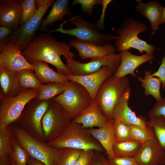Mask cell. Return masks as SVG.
Wrapping results in <instances>:
<instances>
[{
  "mask_svg": "<svg viewBox=\"0 0 165 165\" xmlns=\"http://www.w3.org/2000/svg\"><path fill=\"white\" fill-rule=\"evenodd\" d=\"M8 156L16 165H27L29 155L20 145L14 136Z\"/></svg>",
  "mask_w": 165,
  "mask_h": 165,
  "instance_id": "obj_33",
  "label": "cell"
},
{
  "mask_svg": "<svg viewBox=\"0 0 165 165\" xmlns=\"http://www.w3.org/2000/svg\"><path fill=\"white\" fill-rule=\"evenodd\" d=\"M94 151L93 149L83 150L74 165H91Z\"/></svg>",
  "mask_w": 165,
  "mask_h": 165,
  "instance_id": "obj_41",
  "label": "cell"
},
{
  "mask_svg": "<svg viewBox=\"0 0 165 165\" xmlns=\"http://www.w3.org/2000/svg\"><path fill=\"white\" fill-rule=\"evenodd\" d=\"M64 84V91L52 99L61 106L73 119L90 105L92 99L88 91L79 83L69 80Z\"/></svg>",
  "mask_w": 165,
  "mask_h": 165,
  "instance_id": "obj_8",
  "label": "cell"
},
{
  "mask_svg": "<svg viewBox=\"0 0 165 165\" xmlns=\"http://www.w3.org/2000/svg\"><path fill=\"white\" fill-rule=\"evenodd\" d=\"M131 92L129 87L124 93L113 112V119L120 121L128 125H135L146 127L148 121L144 117L138 116L128 105Z\"/></svg>",
  "mask_w": 165,
  "mask_h": 165,
  "instance_id": "obj_14",
  "label": "cell"
},
{
  "mask_svg": "<svg viewBox=\"0 0 165 165\" xmlns=\"http://www.w3.org/2000/svg\"><path fill=\"white\" fill-rule=\"evenodd\" d=\"M10 161H11V164L12 165H16V164L13 162V161L11 159H10Z\"/></svg>",
  "mask_w": 165,
  "mask_h": 165,
  "instance_id": "obj_49",
  "label": "cell"
},
{
  "mask_svg": "<svg viewBox=\"0 0 165 165\" xmlns=\"http://www.w3.org/2000/svg\"><path fill=\"white\" fill-rule=\"evenodd\" d=\"M152 75L160 79L161 81L162 86L163 90L165 89V52L164 56L163 57L161 64L158 70Z\"/></svg>",
  "mask_w": 165,
  "mask_h": 165,
  "instance_id": "obj_43",
  "label": "cell"
},
{
  "mask_svg": "<svg viewBox=\"0 0 165 165\" xmlns=\"http://www.w3.org/2000/svg\"><path fill=\"white\" fill-rule=\"evenodd\" d=\"M149 118L154 117L163 116L165 117V97L156 102L148 114Z\"/></svg>",
  "mask_w": 165,
  "mask_h": 165,
  "instance_id": "obj_39",
  "label": "cell"
},
{
  "mask_svg": "<svg viewBox=\"0 0 165 165\" xmlns=\"http://www.w3.org/2000/svg\"><path fill=\"white\" fill-rule=\"evenodd\" d=\"M13 137L11 124L0 128V158L8 155Z\"/></svg>",
  "mask_w": 165,
  "mask_h": 165,
  "instance_id": "obj_32",
  "label": "cell"
},
{
  "mask_svg": "<svg viewBox=\"0 0 165 165\" xmlns=\"http://www.w3.org/2000/svg\"><path fill=\"white\" fill-rule=\"evenodd\" d=\"M57 32L74 36L81 41L102 46L108 44L118 38L103 33L96 23L92 24L81 15H77L63 22L59 28L50 31V33Z\"/></svg>",
  "mask_w": 165,
  "mask_h": 165,
  "instance_id": "obj_2",
  "label": "cell"
},
{
  "mask_svg": "<svg viewBox=\"0 0 165 165\" xmlns=\"http://www.w3.org/2000/svg\"><path fill=\"white\" fill-rule=\"evenodd\" d=\"M64 89V84L62 83L51 82L42 84L38 90L37 97L40 100H50L62 94Z\"/></svg>",
  "mask_w": 165,
  "mask_h": 165,
  "instance_id": "obj_29",
  "label": "cell"
},
{
  "mask_svg": "<svg viewBox=\"0 0 165 165\" xmlns=\"http://www.w3.org/2000/svg\"><path fill=\"white\" fill-rule=\"evenodd\" d=\"M70 45L58 42L50 35L42 33L35 37L21 53L31 64L37 61L49 63L56 68L57 72L65 75L69 73L61 57L73 58L75 55L70 51Z\"/></svg>",
  "mask_w": 165,
  "mask_h": 165,
  "instance_id": "obj_1",
  "label": "cell"
},
{
  "mask_svg": "<svg viewBox=\"0 0 165 165\" xmlns=\"http://www.w3.org/2000/svg\"><path fill=\"white\" fill-rule=\"evenodd\" d=\"M50 100H40L37 97L32 99L27 104L19 118L13 123L37 139L47 142L42 121L48 108Z\"/></svg>",
  "mask_w": 165,
  "mask_h": 165,
  "instance_id": "obj_7",
  "label": "cell"
},
{
  "mask_svg": "<svg viewBox=\"0 0 165 165\" xmlns=\"http://www.w3.org/2000/svg\"><path fill=\"white\" fill-rule=\"evenodd\" d=\"M22 8V13L20 19V25H24L31 19L36 13L38 9L36 0H20Z\"/></svg>",
  "mask_w": 165,
  "mask_h": 165,
  "instance_id": "obj_35",
  "label": "cell"
},
{
  "mask_svg": "<svg viewBox=\"0 0 165 165\" xmlns=\"http://www.w3.org/2000/svg\"><path fill=\"white\" fill-rule=\"evenodd\" d=\"M150 119L147 125L152 128L156 139L165 150V117L160 116Z\"/></svg>",
  "mask_w": 165,
  "mask_h": 165,
  "instance_id": "obj_30",
  "label": "cell"
},
{
  "mask_svg": "<svg viewBox=\"0 0 165 165\" xmlns=\"http://www.w3.org/2000/svg\"><path fill=\"white\" fill-rule=\"evenodd\" d=\"M110 120L102 112L95 101L82 111L72 121L81 125L85 129L94 127H102L106 125Z\"/></svg>",
  "mask_w": 165,
  "mask_h": 165,
  "instance_id": "obj_18",
  "label": "cell"
},
{
  "mask_svg": "<svg viewBox=\"0 0 165 165\" xmlns=\"http://www.w3.org/2000/svg\"><path fill=\"white\" fill-rule=\"evenodd\" d=\"M130 86L129 80L126 76L116 78L112 75L100 87L94 101L102 113L109 119H113L115 108Z\"/></svg>",
  "mask_w": 165,
  "mask_h": 165,
  "instance_id": "obj_6",
  "label": "cell"
},
{
  "mask_svg": "<svg viewBox=\"0 0 165 165\" xmlns=\"http://www.w3.org/2000/svg\"><path fill=\"white\" fill-rule=\"evenodd\" d=\"M27 165H46L43 162L29 156Z\"/></svg>",
  "mask_w": 165,
  "mask_h": 165,
  "instance_id": "obj_45",
  "label": "cell"
},
{
  "mask_svg": "<svg viewBox=\"0 0 165 165\" xmlns=\"http://www.w3.org/2000/svg\"><path fill=\"white\" fill-rule=\"evenodd\" d=\"M113 124V133L115 141L131 139L129 126L119 120L114 119Z\"/></svg>",
  "mask_w": 165,
  "mask_h": 165,
  "instance_id": "obj_36",
  "label": "cell"
},
{
  "mask_svg": "<svg viewBox=\"0 0 165 165\" xmlns=\"http://www.w3.org/2000/svg\"><path fill=\"white\" fill-rule=\"evenodd\" d=\"M38 90L28 89L22 90L17 95L0 99V128L14 123L19 118L27 104L37 97Z\"/></svg>",
  "mask_w": 165,
  "mask_h": 165,
  "instance_id": "obj_10",
  "label": "cell"
},
{
  "mask_svg": "<svg viewBox=\"0 0 165 165\" xmlns=\"http://www.w3.org/2000/svg\"><path fill=\"white\" fill-rule=\"evenodd\" d=\"M65 65L69 74L75 75H83L94 73L103 66L111 68L114 74L118 70L121 61L119 53H112L102 57L91 59L88 62L83 63L73 58L66 59Z\"/></svg>",
  "mask_w": 165,
  "mask_h": 165,
  "instance_id": "obj_11",
  "label": "cell"
},
{
  "mask_svg": "<svg viewBox=\"0 0 165 165\" xmlns=\"http://www.w3.org/2000/svg\"><path fill=\"white\" fill-rule=\"evenodd\" d=\"M113 119L110 120L105 126L97 128H88L86 130L102 146L109 159L114 156L113 147L115 141L113 133Z\"/></svg>",
  "mask_w": 165,
  "mask_h": 165,
  "instance_id": "obj_23",
  "label": "cell"
},
{
  "mask_svg": "<svg viewBox=\"0 0 165 165\" xmlns=\"http://www.w3.org/2000/svg\"><path fill=\"white\" fill-rule=\"evenodd\" d=\"M145 76L142 78L138 77V79L144 88V93L146 95H152L156 102L160 101L162 97L160 93V88L161 81L159 78L152 75L151 70L146 71Z\"/></svg>",
  "mask_w": 165,
  "mask_h": 165,
  "instance_id": "obj_26",
  "label": "cell"
},
{
  "mask_svg": "<svg viewBox=\"0 0 165 165\" xmlns=\"http://www.w3.org/2000/svg\"><path fill=\"white\" fill-rule=\"evenodd\" d=\"M47 143L50 146L57 149L72 148L105 152L100 143L86 129L72 121L59 137Z\"/></svg>",
  "mask_w": 165,
  "mask_h": 165,
  "instance_id": "obj_3",
  "label": "cell"
},
{
  "mask_svg": "<svg viewBox=\"0 0 165 165\" xmlns=\"http://www.w3.org/2000/svg\"><path fill=\"white\" fill-rule=\"evenodd\" d=\"M142 145V143L131 139L115 141L113 147L114 155L135 157L140 151Z\"/></svg>",
  "mask_w": 165,
  "mask_h": 165,
  "instance_id": "obj_27",
  "label": "cell"
},
{
  "mask_svg": "<svg viewBox=\"0 0 165 165\" xmlns=\"http://www.w3.org/2000/svg\"><path fill=\"white\" fill-rule=\"evenodd\" d=\"M14 136L29 155L46 165H56L63 149L52 147L35 138L18 125L11 124Z\"/></svg>",
  "mask_w": 165,
  "mask_h": 165,
  "instance_id": "obj_5",
  "label": "cell"
},
{
  "mask_svg": "<svg viewBox=\"0 0 165 165\" xmlns=\"http://www.w3.org/2000/svg\"><path fill=\"white\" fill-rule=\"evenodd\" d=\"M165 23V7H163L161 18L160 25Z\"/></svg>",
  "mask_w": 165,
  "mask_h": 165,
  "instance_id": "obj_48",
  "label": "cell"
},
{
  "mask_svg": "<svg viewBox=\"0 0 165 165\" xmlns=\"http://www.w3.org/2000/svg\"><path fill=\"white\" fill-rule=\"evenodd\" d=\"M22 8L20 0L0 1V22L2 25L12 30L20 24Z\"/></svg>",
  "mask_w": 165,
  "mask_h": 165,
  "instance_id": "obj_19",
  "label": "cell"
},
{
  "mask_svg": "<svg viewBox=\"0 0 165 165\" xmlns=\"http://www.w3.org/2000/svg\"><path fill=\"white\" fill-rule=\"evenodd\" d=\"M113 74L114 72L111 68L103 66L97 72L89 75H75L67 74L64 75L68 80L75 81L82 85L89 93L92 101H94L102 84Z\"/></svg>",
  "mask_w": 165,
  "mask_h": 165,
  "instance_id": "obj_13",
  "label": "cell"
},
{
  "mask_svg": "<svg viewBox=\"0 0 165 165\" xmlns=\"http://www.w3.org/2000/svg\"><path fill=\"white\" fill-rule=\"evenodd\" d=\"M0 99L15 97L22 90L16 71L0 66Z\"/></svg>",
  "mask_w": 165,
  "mask_h": 165,
  "instance_id": "obj_21",
  "label": "cell"
},
{
  "mask_svg": "<svg viewBox=\"0 0 165 165\" xmlns=\"http://www.w3.org/2000/svg\"><path fill=\"white\" fill-rule=\"evenodd\" d=\"M130 139L143 143L146 141L156 139L153 131L151 127H146L135 125L129 126Z\"/></svg>",
  "mask_w": 165,
  "mask_h": 165,
  "instance_id": "obj_31",
  "label": "cell"
},
{
  "mask_svg": "<svg viewBox=\"0 0 165 165\" xmlns=\"http://www.w3.org/2000/svg\"><path fill=\"white\" fill-rule=\"evenodd\" d=\"M0 165H12L9 156L0 158Z\"/></svg>",
  "mask_w": 165,
  "mask_h": 165,
  "instance_id": "obj_46",
  "label": "cell"
},
{
  "mask_svg": "<svg viewBox=\"0 0 165 165\" xmlns=\"http://www.w3.org/2000/svg\"><path fill=\"white\" fill-rule=\"evenodd\" d=\"M69 45L77 50L79 56L83 60L102 57L115 53L116 50V47L111 44L100 46L83 42L75 38L70 42Z\"/></svg>",
  "mask_w": 165,
  "mask_h": 165,
  "instance_id": "obj_20",
  "label": "cell"
},
{
  "mask_svg": "<svg viewBox=\"0 0 165 165\" xmlns=\"http://www.w3.org/2000/svg\"><path fill=\"white\" fill-rule=\"evenodd\" d=\"M0 66L16 72L25 69L33 70L32 65L21 54L19 46L11 41L0 52Z\"/></svg>",
  "mask_w": 165,
  "mask_h": 165,
  "instance_id": "obj_15",
  "label": "cell"
},
{
  "mask_svg": "<svg viewBox=\"0 0 165 165\" xmlns=\"http://www.w3.org/2000/svg\"><path fill=\"white\" fill-rule=\"evenodd\" d=\"M121 61L119 67L113 75L116 78H120L130 74L133 77L137 75L135 73V69L142 64L152 61L153 55L145 53L141 55H136L131 53L128 50L119 52Z\"/></svg>",
  "mask_w": 165,
  "mask_h": 165,
  "instance_id": "obj_17",
  "label": "cell"
},
{
  "mask_svg": "<svg viewBox=\"0 0 165 165\" xmlns=\"http://www.w3.org/2000/svg\"><path fill=\"white\" fill-rule=\"evenodd\" d=\"M54 1L49 0L38 9L36 13L29 21L13 30L9 36V40L17 44L21 51L35 37L36 32L39 28L44 15Z\"/></svg>",
  "mask_w": 165,
  "mask_h": 165,
  "instance_id": "obj_12",
  "label": "cell"
},
{
  "mask_svg": "<svg viewBox=\"0 0 165 165\" xmlns=\"http://www.w3.org/2000/svg\"><path fill=\"white\" fill-rule=\"evenodd\" d=\"M69 0H56L48 16L42 20L39 29L45 31L48 25H53L54 22L58 20L63 21L65 15H72V12L69 6Z\"/></svg>",
  "mask_w": 165,
  "mask_h": 165,
  "instance_id": "obj_25",
  "label": "cell"
},
{
  "mask_svg": "<svg viewBox=\"0 0 165 165\" xmlns=\"http://www.w3.org/2000/svg\"><path fill=\"white\" fill-rule=\"evenodd\" d=\"M112 1V0H102V10L99 20L96 23L97 24L100 29L103 31L105 28L104 20L105 11L108 5Z\"/></svg>",
  "mask_w": 165,
  "mask_h": 165,
  "instance_id": "obj_44",
  "label": "cell"
},
{
  "mask_svg": "<svg viewBox=\"0 0 165 165\" xmlns=\"http://www.w3.org/2000/svg\"><path fill=\"white\" fill-rule=\"evenodd\" d=\"M146 25L133 18L125 19L116 29V33L119 35L114 40L116 50L119 52L133 48L137 50L141 53L153 55L156 47L140 39L138 35L146 31Z\"/></svg>",
  "mask_w": 165,
  "mask_h": 165,
  "instance_id": "obj_4",
  "label": "cell"
},
{
  "mask_svg": "<svg viewBox=\"0 0 165 165\" xmlns=\"http://www.w3.org/2000/svg\"><path fill=\"white\" fill-rule=\"evenodd\" d=\"M13 30L2 25L0 28V52H2L9 43V36Z\"/></svg>",
  "mask_w": 165,
  "mask_h": 165,
  "instance_id": "obj_40",
  "label": "cell"
},
{
  "mask_svg": "<svg viewBox=\"0 0 165 165\" xmlns=\"http://www.w3.org/2000/svg\"><path fill=\"white\" fill-rule=\"evenodd\" d=\"M18 82L22 90L33 89L38 90L42 84L33 70L25 69L17 71Z\"/></svg>",
  "mask_w": 165,
  "mask_h": 165,
  "instance_id": "obj_28",
  "label": "cell"
},
{
  "mask_svg": "<svg viewBox=\"0 0 165 165\" xmlns=\"http://www.w3.org/2000/svg\"><path fill=\"white\" fill-rule=\"evenodd\" d=\"M136 11L150 21V27L153 33L159 29V26L163 7L157 0L143 3L141 0H135Z\"/></svg>",
  "mask_w": 165,
  "mask_h": 165,
  "instance_id": "obj_22",
  "label": "cell"
},
{
  "mask_svg": "<svg viewBox=\"0 0 165 165\" xmlns=\"http://www.w3.org/2000/svg\"><path fill=\"white\" fill-rule=\"evenodd\" d=\"M72 120L61 106L52 99L50 100L48 108L42 121L46 141L53 140L59 137Z\"/></svg>",
  "mask_w": 165,
  "mask_h": 165,
  "instance_id": "obj_9",
  "label": "cell"
},
{
  "mask_svg": "<svg viewBox=\"0 0 165 165\" xmlns=\"http://www.w3.org/2000/svg\"><path fill=\"white\" fill-rule=\"evenodd\" d=\"M103 152L94 150L92 161L91 165H109L108 159Z\"/></svg>",
  "mask_w": 165,
  "mask_h": 165,
  "instance_id": "obj_42",
  "label": "cell"
},
{
  "mask_svg": "<svg viewBox=\"0 0 165 165\" xmlns=\"http://www.w3.org/2000/svg\"><path fill=\"white\" fill-rule=\"evenodd\" d=\"M83 151L72 148L63 149L56 165H74Z\"/></svg>",
  "mask_w": 165,
  "mask_h": 165,
  "instance_id": "obj_34",
  "label": "cell"
},
{
  "mask_svg": "<svg viewBox=\"0 0 165 165\" xmlns=\"http://www.w3.org/2000/svg\"><path fill=\"white\" fill-rule=\"evenodd\" d=\"M108 161L109 165H139L135 158L131 157L114 156Z\"/></svg>",
  "mask_w": 165,
  "mask_h": 165,
  "instance_id": "obj_38",
  "label": "cell"
},
{
  "mask_svg": "<svg viewBox=\"0 0 165 165\" xmlns=\"http://www.w3.org/2000/svg\"><path fill=\"white\" fill-rule=\"evenodd\" d=\"M139 165H165V150L156 139L143 143L134 157Z\"/></svg>",
  "mask_w": 165,
  "mask_h": 165,
  "instance_id": "obj_16",
  "label": "cell"
},
{
  "mask_svg": "<svg viewBox=\"0 0 165 165\" xmlns=\"http://www.w3.org/2000/svg\"><path fill=\"white\" fill-rule=\"evenodd\" d=\"M49 0H37L36 2L38 9L42 6L48 1Z\"/></svg>",
  "mask_w": 165,
  "mask_h": 165,
  "instance_id": "obj_47",
  "label": "cell"
},
{
  "mask_svg": "<svg viewBox=\"0 0 165 165\" xmlns=\"http://www.w3.org/2000/svg\"><path fill=\"white\" fill-rule=\"evenodd\" d=\"M102 0H73L71 7L77 4L81 6V12L84 14L92 16L94 12V8L95 6L102 5Z\"/></svg>",
  "mask_w": 165,
  "mask_h": 165,
  "instance_id": "obj_37",
  "label": "cell"
},
{
  "mask_svg": "<svg viewBox=\"0 0 165 165\" xmlns=\"http://www.w3.org/2000/svg\"><path fill=\"white\" fill-rule=\"evenodd\" d=\"M31 64L36 76L42 84L51 82L64 84L69 81L64 75L54 71L46 62L37 61Z\"/></svg>",
  "mask_w": 165,
  "mask_h": 165,
  "instance_id": "obj_24",
  "label": "cell"
}]
</instances>
